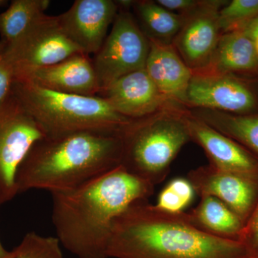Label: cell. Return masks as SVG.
Segmentation results:
<instances>
[{
  "instance_id": "obj_1",
  "label": "cell",
  "mask_w": 258,
  "mask_h": 258,
  "mask_svg": "<svg viewBox=\"0 0 258 258\" xmlns=\"http://www.w3.org/2000/svg\"><path fill=\"white\" fill-rule=\"evenodd\" d=\"M154 186L119 166L74 189L51 194L56 237L79 258H108L115 219L133 204L147 201Z\"/></svg>"
},
{
  "instance_id": "obj_2",
  "label": "cell",
  "mask_w": 258,
  "mask_h": 258,
  "mask_svg": "<svg viewBox=\"0 0 258 258\" xmlns=\"http://www.w3.org/2000/svg\"><path fill=\"white\" fill-rule=\"evenodd\" d=\"M113 258H250L240 241L208 233L189 214L141 201L115 219L108 247Z\"/></svg>"
},
{
  "instance_id": "obj_3",
  "label": "cell",
  "mask_w": 258,
  "mask_h": 258,
  "mask_svg": "<svg viewBox=\"0 0 258 258\" xmlns=\"http://www.w3.org/2000/svg\"><path fill=\"white\" fill-rule=\"evenodd\" d=\"M122 137L76 133L45 137L24 159L17 174L18 193L31 189L68 191L120 166Z\"/></svg>"
},
{
  "instance_id": "obj_4",
  "label": "cell",
  "mask_w": 258,
  "mask_h": 258,
  "mask_svg": "<svg viewBox=\"0 0 258 258\" xmlns=\"http://www.w3.org/2000/svg\"><path fill=\"white\" fill-rule=\"evenodd\" d=\"M13 93L49 138L83 132L123 137L139 120L101 97L55 92L30 81H15Z\"/></svg>"
},
{
  "instance_id": "obj_5",
  "label": "cell",
  "mask_w": 258,
  "mask_h": 258,
  "mask_svg": "<svg viewBox=\"0 0 258 258\" xmlns=\"http://www.w3.org/2000/svg\"><path fill=\"white\" fill-rule=\"evenodd\" d=\"M189 139L184 118H142L122 137L120 166L155 186L166 179L171 163Z\"/></svg>"
},
{
  "instance_id": "obj_6",
  "label": "cell",
  "mask_w": 258,
  "mask_h": 258,
  "mask_svg": "<svg viewBox=\"0 0 258 258\" xmlns=\"http://www.w3.org/2000/svg\"><path fill=\"white\" fill-rule=\"evenodd\" d=\"M45 135L13 93L0 106V205L18 195L19 168L32 147Z\"/></svg>"
},
{
  "instance_id": "obj_7",
  "label": "cell",
  "mask_w": 258,
  "mask_h": 258,
  "mask_svg": "<svg viewBox=\"0 0 258 258\" xmlns=\"http://www.w3.org/2000/svg\"><path fill=\"white\" fill-rule=\"evenodd\" d=\"M78 53L83 52L62 32L57 17L46 14L23 36L6 44V55L14 71L15 82Z\"/></svg>"
},
{
  "instance_id": "obj_8",
  "label": "cell",
  "mask_w": 258,
  "mask_h": 258,
  "mask_svg": "<svg viewBox=\"0 0 258 258\" xmlns=\"http://www.w3.org/2000/svg\"><path fill=\"white\" fill-rule=\"evenodd\" d=\"M149 50V39L132 15L117 13L109 35L92 59L101 91L122 76L145 69Z\"/></svg>"
},
{
  "instance_id": "obj_9",
  "label": "cell",
  "mask_w": 258,
  "mask_h": 258,
  "mask_svg": "<svg viewBox=\"0 0 258 258\" xmlns=\"http://www.w3.org/2000/svg\"><path fill=\"white\" fill-rule=\"evenodd\" d=\"M187 179L200 197L218 199L235 212L244 225L248 221L258 202V177L210 165L190 171Z\"/></svg>"
},
{
  "instance_id": "obj_10",
  "label": "cell",
  "mask_w": 258,
  "mask_h": 258,
  "mask_svg": "<svg viewBox=\"0 0 258 258\" xmlns=\"http://www.w3.org/2000/svg\"><path fill=\"white\" fill-rule=\"evenodd\" d=\"M117 13L118 4L111 0H76L57 17L66 36L90 55L101 49Z\"/></svg>"
},
{
  "instance_id": "obj_11",
  "label": "cell",
  "mask_w": 258,
  "mask_h": 258,
  "mask_svg": "<svg viewBox=\"0 0 258 258\" xmlns=\"http://www.w3.org/2000/svg\"><path fill=\"white\" fill-rule=\"evenodd\" d=\"M185 102L191 106L245 115L257 105L249 88L228 74L194 75L190 81Z\"/></svg>"
},
{
  "instance_id": "obj_12",
  "label": "cell",
  "mask_w": 258,
  "mask_h": 258,
  "mask_svg": "<svg viewBox=\"0 0 258 258\" xmlns=\"http://www.w3.org/2000/svg\"><path fill=\"white\" fill-rule=\"evenodd\" d=\"M190 138L203 147L211 164L220 170L258 177V158L235 140L195 117H184Z\"/></svg>"
},
{
  "instance_id": "obj_13",
  "label": "cell",
  "mask_w": 258,
  "mask_h": 258,
  "mask_svg": "<svg viewBox=\"0 0 258 258\" xmlns=\"http://www.w3.org/2000/svg\"><path fill=\"white\" fill-rule=\"evenodd\" d=\"M120 114L132 119L147 118L166 99L145 69L115 80L98 95Z\"/></svg>"
},
{
  "instance_id": "obj_14",
  "label": "cell",
  "mask_w": 258,
  "mask_h": 258,
  "mask_svg": "<svg viewBox=\"0 0 258 258\" xmlns=\"http://www.w3.org/2000/svg\"><path fill=\"white\" fill-rule=\"evenodd\" d=\"M67 94L98 96L101 91L89 55L78 53L58 63L37 70L22 81Z\"/></svg>"
},
{
  "instance_id": "obj_15",
  "label": "cell",
  "mask_w": 258,
  "mask_h": 258,
  "mask_svg": "<svg viewBox=\"0 0 258 258\" xmlns=\"http://www.w3.org/2000/svg\"><path fill=\"white\" fill-rule=\"evenodd\" d=\"M149 41L145 66L147 74L166 99L184 101L193 76L191 69L171 45L154 39Z\"/></svg>"
},
{
  "instance_id": "obj_16",
  "label": "cell",
  "mask_w": 258,
  "mask_h": 258,
  "mask_svg": "<svg viewBox=\"0 0 258 258\" xmlns=\"http://www.w3.org/2000/svg\"><path fill=\"white\" fill-rule=\"evenodd\" d=\"M212 9L188 20L177 38V47L190 69L201 68L212 60L220 40L218 13Z\"/></svg>"
},
{
  "instance_id": "obj_17",
  "label": "cell",
  "mask_w": 258,
  "mask_h": 258,
  "mask_svg": "<svg viewBox=\"0 0 258 258\" xmlns=\"http://www.w3.org/2000/svg\"><path fill=\"white\" fill-rule=\"evenodd\" d=\"M212 60L218 74L253 71L258 68L253 40L241 30L225 32L220 37Z\"/></svg>"
},
{
  "instance_id": "obj_18",
  "label": "cell",
  "mask_w": 258,
  "mask_h": 258,
  "mask_svg": "<svg viewBox=\"0 0 258 258\" xmlns=\"http://www.w3.org/2000/svg\"><path fill=\"white\" fill-rule=\"evenodd\" d=\"M200 198L198 207L188 213L191 222L212 235L240 241L244 225L235 212L214 197Z\"/></svg>"
},
{
  "instance_id": "obj_19",
  "label": "cell",
  "mask_w": 258,
  "mask_h": 258,
  "mask_svg": "<svg viewBox=\"0 0 258 258\" xmlns=\"http://www.w3.org/2000/svg\"><path fill=\"white\" fill-rule=\"evenodd\" d=\"M49 0H13L0 14L2 41L12 43L23 36L32 25L45 15Z\"/></svg>"
},
{
  "instance_id": "obj_20",
  "label": "cell",
  "mask_w": 258,
  "mask_h": 258,
  "mask_svg": "<svg viewBox=\"0 0 258 258\" xmlns=\"http://www.w3.org/2000/svg\"><path fill=\"white\" fill-rule=\"evenodd\" d=\"M233 139L258 158V114L205 113L198 118Z\"/></svg>"
},
{
  "instance_id": "obj_21",
  "label": "cell",
  "mask_w": 258,
  "mask_h": 258,
  "mask_svg": "<svg viewBox=\"0 0 258 258\" xmlns=\"http://www.w3.org/2000/svg\"><path fill=\"white\" fill-rule=\"evenodd\" d=\"M135 5L142 25L154 36L170 38L182 28V18L157 3L140 2Z\"/></svg>"
},
{
  "instance_id": "obj_22",
  "label": "cell",
  "mask_w": 258,
  "mask_h": 258,
  "mask_svg": "<svg viewBox=\"0 0 258 258\" xmlns=\"http://www.w3.org/2000/svg\"><path fill=\"white\" fill-rule=\"evenodd\" d=\"M12 251L11 258H64L57 237L40 235L35 232L27 233Z\"/></svg>"
},
{
  "instance_id": "obj_23",
  "label": "cell",
  "mask_w": 258,
  "mask_h": 258,
  "mask_svg": "<svg viewBox=\"0 0 258 258\" xmlns=\"http://www.w3.org/2000/svg\"><path fill=\"white\" fill-rule=\"evenodd\" d=\"M195 189L187 178H176L158 196V208L170 213H181L193 201Z\"/></svg>"
},
{
  "instance_id": "obj_24",
  "label": "cell",
  "mask_w": 258,
  "mask_h": 258,
  "mask_svg": "<svg viewBox=\"0 0 258 258\" xmlns=\"http://www.w3.org/2000/svg\"><path fill=\"white\" fill-rule=\"evenodd\" d=\"M258 16V0H233L218 13L220 30L225 32L240 30Z\"/></svg>"
},
{
  "instance_id": "obj_25",
  "label": "cell",
  "mask_w": 258,
  "mask_h": 258,
  "mask_svg": "<svg viewBox=\"0 0 258 258\" xmlns=\"http://www.w3.org/2000/svg\"><path fill=\"white\" fill-rule=\"evenodd\" d=\"M15 74L6 55V44L0 40V106L13 93Z\"/></svg>"
},
{
  "instance_id": "obj_26",
  "label": "cell",
  "mask_w": 258,
  "mask_h": 258,
  "mask_svg": "<svg viewBox=\"0 0 258 258\" xmlns=\"http://www.w3.org/2000/svg\"><path fill=\"white\" fill-rule=\"evenodd\" d=\"M240 241L245 246L250 258H258V202L244 225Z\"/></svg>"
},
{
  "instance_id": "obj_27",
  "label": "cell",
  "mask_w": 258,
  "mask_h": 258,
  "mask_svg": "<svg viewBox=\"0 0 258 258\" xmlns=\"http://www.w3.org/2000/svg\"><path fill=\"white\" fill-rule=\"evenodd\" d=\"M157 4L169 11H189L199 4L192 0H159Z\"/></svg>"
},
{
  "instance_id": "obj_28",
  "label": "cell",
  "mask_w": 258,
  "mask_h": 258,
  "mask_svg": "<svg viewBox=\"0 0 258 258\" xmlns=\"http://www.w3.org/2000/svg\"><path fill=\"white\" fill-rule=\"evenodd\" d=\"M240 30L253 40L258 35V16L246 23Z\"/></svg>"
},
{
  "instance_id": "obj_29",
  "label": "cell",
  "mask_w": 258,
  "mask_h": 258,
  "mask_svg": "<svg viewBox=\"0 0 258 258\" xmlns=\"http://www.w3.org/2000/svg\"><path fill=\"white\" fill-rule=\"evenodd\" d=\"M13 256V251H8L5 248L0 240V258H11Z\"/></svg>"
},
{
  "instance_id": "obj_30",
  "label": "cell",
  "mask_w": 258,
  "mask_h": 258,
  "mask_svg": "<svg viewBox=\"0 0 258 258\" xmlns=\"http://www.w3.org/2000/svg\"><path fill=\"white\" fill-rule=\"evenodd\" d=\"M253 42L254 44V47H255V50L257 51V53L258 55V35L253 39Z\"/></svg>"
},
{
  "instance_id": "obj_31",
  "label": "cell",
  "mask_w": 258,
  "mask_h": 258,
  "mask_svg": "<svg viewBox=\"0 0 258 258\" xmlns=\"http://www.w3.org/2000/svg\"><path fill=\"white\" fill-rule=\"evenodd\" d=\"M8 3L7 1H4V0H0V7L3 6V5H4L5 3Z\"/></svg>"
}]
</instances>
